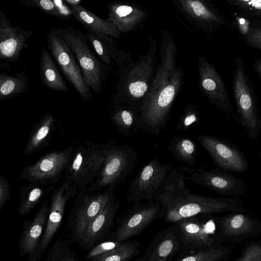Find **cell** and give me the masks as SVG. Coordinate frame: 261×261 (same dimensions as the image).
<instances>
[{
  "label": "cell",
  "instance_id": "cell-32",
  "mask_svg": "<svg viewBox=\"0 0 261 261\" xmlns=\"http://www.w3.org/2000/svg\"><path fill=\"white\" fill-rule=\"evenodd\" d=\"M24 192L19 206L18 213L22 216L28 215L38 203L44 195V189L41 186V183L33 182Z\"/></svg>",
  "mask_w": 261,
  "mask_h": 261
},
{
  "label": "cell",
  "instance_id": "cell-19",
  "mask_svg": "<svg viewBox=\"0 0 261 261\" xmlns=\"http://www.w3.org/2000/svg\"><path fill=\"white\" fill-rule=\"evenodd\" d=\"M200 77L202 88L212 102L224 111L230 110L231 105L224 84L213 66L205 60L201 65Z\"/></svg>",
  "mask_w": 261,
  "mask_h": 261
},
{
  "label": "cell",
  "instance_id": "cell-14",
  "mask_svg": "<svg viewBox=\"0 0 261 261\" xmlns=\"http://www.w3.org/2000/svg\"><path fill=\"white\" fill-rule=\"evenodd\" d=\"M73 149L54 151L42 157L33 165L25 167L24 178L32 182L43 184L57 177L69 163Z\"/></svg>",
  "mask_w": 261,
  "mask_h": 261
},
{
  "label": "cell",
  "instance_id": "cell-31",
  "mask_svg": "<svg viewBox=\"0 0 261 261\" xmlns=\"http://www.w3.org/2000/svg\"><path fill=\"white\" fill-rule=\"evenodd\" d=\"M174 261H221L226 254V251L213 247L197 251H182Z\"/></svg>",
  "mask_w": 261,
  "mask_h": 261
},
{
  "label": "cell",
  "instance_id": "cell-6",
  "mask_svg": "<svg viewBox=\"0 0 261 261\" xmlns=\"http://www.w3.org/2000/svg\"><path fill=\"white\" fill-rule=\"evenodd\" d=\"M173 169L169 164H163L156 158L139 171L127 191L126 201L138 202L144 199L154 202L156 195L166 178Z\"/></svg>",
  "mask_w": 261,
  "mask_h": 261
},
{
  "label": "cell",
  "instance_id": "cell-37",
  "mask_svg": "<svg viewBox=\"0 0 261 261\" xmlns=\"http://www.w3.org/2000/svg\"><path fill=\"white\" fill-rule=\"evenodd\" d=\"M123 242H119L115 241H109L101 242L91 249L86 256L85 258L89 260L121 245Z\"/></svg>",
  "mask_w": 261,
  "mask_h": 261
},
{
  "label": "cell",
  "instance_id": "cell-36",
  "mask_svg": "<svg viewBox=\"0 0 261 261\" xmlns=\"http://www.w3.org/2000/svg\"><path fill=\"white\" fill-rule=\"evenodd\" d=\"M23 5L34 6L48 14L60 18L58 6L55 1L51 0H22Z\"/></svg>",
  "mask_w": 261,
  "mask_h": 261
},
{
  "label": "cell",
  "instance_id": "cell-42",
  "mask_svg": "<svg viewBox=\"0 0 261 261\" xmlns=\"http://www.w3.org/2000/svg\"><path fill=\"white\" fill-rule=\"evenodd\" d=\"M64 2L70 7L80 5L81 1L80 0H65Z\"/></svg>",
  "mask_w": 261,
  "mask_h": 261
},
{
  "label": "cell",
  "instance_id": "cell-35",
  "mask_svg": "<svg viewBox=\"0 0 261 261\" xmlns=\"http://www.w3.org/2000/svg\"><path fill=\"white\" fill-rule=\"evenodd\" d=\"M244 33L245 42L249 46L261 50V20L249 22Z\"/></svg>",
  "mask_w": 261,
  "mask_h": 261
},
{
  "label": "cell",
  "instance_id": "cell-12",
  "mask_svg": "<svg viewBox=\"0 0 261 261\" xmlns=\"http://www.w3.org/2000/svg\"><path fill=\"white\" fill-rule=\"evenodd\" d=\"M198 141L220 168L240 173L247 169L248 166L245 158L224 141L209 135L200 136Z\"/></svg>",
  "mask_w": 261,
  "mask_h": 261
},
{
  "label": "cell",
  "instance_id": "cell-22",
  "mask_svg": "<svg viewBox=\"0 0 261 261\" xmlns=\"http://www.w3.org/2000/svg\"><path fill=\"white\" fill-rule=\"evenodd\" d=\"M39 74L42 82L50 89L63 92L69 91L53 58L44 48L42 49L41 53Z\"/></svg>",
  "mask_w": 261,
  "mask_h": 261
},
{
  "label": "cell",
  "instance_id": "cell-10",
  "mask_svg": "<svg viewBox=\"0 0 261 261\" xmlns=\"http://www.w3.org/2000/svg\"><path fill=\"white\" fill-rule=\"evenodd\" d=\"M187 180L209 188L216 193L225 195H241L245 191L244 182L233 176L218 169L194 170L187 167H179Z\"/></svg>",
  "mask_w": 261,
  "mask_h": 261
},
{
  "label": "cell",
  "instance_id": "cell-4",
  "mask_svg": "<svg viewBox=\"0 0 261 261\" xmlns=\"http://www.w3.org/2000/svg\"><path fill=\"white\" fill-rule=\"evenodd\" d=\"M116 184L96 195L81 193L76 197L68 217L67 227L72 239L77 242L88 225L103 210L112 197Z\"/></svg>",
  "mask_w": 261,
  "mask_h": 261
},
{
  "label": "cell",
  "instance_id": "cell-33",
  "mask_svg": "<svg viewBox=\"0 0 261 261\" xmlns=\"http://www.w3.org/2000/svg\"><path fill=\"white\" fill-rule=\"evenodd\" d=\"M45 261H79L68 243L58 238L49 251Z\"/></svg>",
  "mask_w": 261,
  "mask_h": 261
},
{
  "label": "cell",
  "instance_id": "cell-24",
  "mask_svg": "<svg viewBox=\"0 0 261 261\" xmlns=\"http://www.w3.org/2000/svg\"><path fill=\"white\" fill-rule=\"evenodd\" d=\"M168 147L172 154L179 161L190 165L195 164L196 146L190 139L184 137H175L170 141Z\"/></svg>",
  "mask_w": 261,
  "mask_h": 261
},
{
  "label": "cell",
  "instance_id": "cell-5",
  "mask_svg": "<svg viewBox=\"0 0 261 261\" xmlns=\"http://www.w3.org/2000/svg\"><path fill=\"white\" fill-rule=\"evenodd\" d=\"M47 42L53 58L80 97L85 100L92 99L73 53L56 29L49 31Z\"/></svg>",
  "mask_w": 261,
  "mask_h": 261
},
{
  "label": "cell",
  "instance_id": "cell-25",
  "mask_svg": "<svg viewBox=\"0 0 261 261\" xmlns=\"http://www.w3.org/2000/svg\"><path fill=\"white\" fill-rule=\"evenodd\" d=\"M222 233L228 236H239L251 232L254 222L247 216L236 214L227 216L220 221Z\"/></svg>",
  "mask_w": 261,
  "mask_h": 261
},
{
  "label": "cell",
  "instance_id": "cell-26",
  "mask_svg": "<svg viewBox=\"0 0 261 261\" xmlns=\"http://www.w3.org/2000/svg\"><path fill=\"white\" fill-rule=\"evenodd\" d=\"M54 122V117L51 114H47L41 118L28 141L25 154H30L41 147L49 137Z\"/></svg>",
  "mask_w": 261,
  "mask_h": 261
},
{
  "label": "cell",
  "instance_id": "cell-21",
  "mask_svg": "<svg viewBox=\"0 0 261 261\" xmlns=\"http://www.w3.org/2000/svg\"><path fill=\"white\" fill-rule=\"evenodd\" d=\"M185 179L183 174L172 169L161 186L154 202L163 207L164 215L166 208L175 198L190 191L186 187Z\"/></svg>",
  "mask_w": 261,
  "mask_h": 261
},
{
  "label": "cell",
  "instance_id": "cell-13",
  "mask_svg": "<svg viewBox=\"0 0 261 261\" xmlns=\"http://www.w3.org/2000/svg\"><path fill=\"white\" fill-rule=\"evenodd\" d=\"M33 35V31L11 23L0 11V60L16 61L22 50L28 47L27 41Z\"/></svg>",
  "mask_w": 261,
  "mask_h": 261
},
{
  "label": "cell",
  "instance_id": "cell-38",
  "mask_svg": "<svg viewBox=\"0 0 261 261\" xmlns=\"http://www.w3.org/2000/svg\"><path fill=\"white\" fill-rule=\"evenodd\" d=\"M239 261H261V244L255 243L247 247Z\"/></svg>",
  "mask_w": 261,
  "mask_h": 261
},
{
  "label": "cell",
  "instance_id": "cell-23",
  "mask_svg": "<svg viewBox=\"0 0 261 261\" xmlns=\"http://www.w3.org/2000/svg\"><path fill=\"white\" fill-rule=\"evenodd\" d=\"M27 74L22 71L11 76L0 73V100L18 96L24 92L28 87Z\"/></svg>",
  "mask_w": 261,
  "mask_h": 261
},
{
  "label": "cell",
  "instance_id": "cell-27",
  "mask_svg": "<svg viewBox=\"0 0 261 261\" xmlns=\"http://www.w3.org/2000/svg\"><path fill=\"white\" fill-rule=\"evenodd\" d=\"M85 36L99 60L105 65H110L111 58L116 55L114 45L110 37L102 38L88 31Z\"/></svg>",
  "mask_w": 261,
  "mask_h": 261
},
{
  "label": "cell",
  "instance_id": "cell-3",
  "mask_svg": "<svg viewBox=\"0 0 261 261\" xmlns=\"http://www.w3.org/2000/svg\"><path fill=\"white\" fill-rule=\"evenodd\" d=\"M137 159L136 151L128 145H105L103 164L89 190L123 181L133 171Z\"/></svg>",
  "mask_w": 261,
  "mask_h": 261
},
{
  "label": "cell",
  "instance_id": "cell-8",
  "mask_svg": "<svg viewBox=\"0 0 261 261\" xmlns=\"http://www.w3.org/2000/svg\"><path fill=\"white\" fill-rule=\"evenodd\" d=\"M105 159V145L76 148L66 169V180L82 188L97 177Z\"/></svg>",
  "mask_w": 261,
  "mask_h": 261
},
{
  "label": "cell",
  "instance_id": "cell-20",
  "mask_svg": "<svg viewBox=\"0 0 261 261\" xmlns=\"http://www.w3.org/2000/svg\"><path fill=\"white\" fill-rule=\"evenodd\" d=\"M70 7L72 16L88 31L102 38L118 37V29L109 20L101 19L81 5Z\"/></svg>",
  "mask_w": 261,
  "mask_h": 261
},
{
  "label": "cell",
  "instance_id": "cell-17",
  "mask_svg": "<svg viewBox=\"0 0 261 261\" xmlns=\"http://www.w3.org/2000/svg\"><path fill=\"white\" fill-rule=\"evenodd\" d=\"M175 223L181 235L182 251H197L212 247L214 238L206 224L196 216L183 219Z\"/></svg>",
  "mask_w": 261,
  "mask_h": 261
},
{
  "label": "cell",
  "instance_id": "cell-7",
  "mask_svg": "<svg viewBox=\"0 0 261 261\" xmlns=\"http://www.w3.org/2000/svg\"><path fill=\"white\" fill-rule=\"evenodd\" d=\"M233 91L241 119L250 137L254 139L257 137L259 121L253 92L241 57L236 60Z\"/></svg>",
  "mask_w": 261,
  "mask_h": 261
},
{
  "label": "cell",
  "instance_id": "cell-16",
  "mask_svg": "<svg viewBox=\"0 0 261 261\" xmlns=\"http://www.w3.org/2000/svg\"><path fill=\"white\" fill-rule=\"evenodd\" d=\"M114 195L103 210L88 225L77 242L84 248H89L107 237L114 224L120 205Z\"/></svg>",
  "mask_w": 261,
  "mask_h": 261
},
{
  "label": "cell",
  "instance_id": "cell-40",
  "mask_svg": "<svg viewBox=\"0 0 261 261\" xmlns=\"http://www.w3.org/2000/svg\"><path fill=\"white\" fill-rule=\"evenodd\" d=\"M198 122V118L194 113H188L178 123L177 127L182 130L189 128L195 122Z\"/></svg>",
  "mask_w": 261,
  "mask_h": 261
},
{
  "label": "cell",
  "instance_id": "cell-41",
  "mask_svg": "<svg viewBox=\"0 0 261 261\" xmlns=\"http://www.w3.org/2000/svg\"><path fill=\"white\" fill-rule=\"evenodd\" d=\"M253 68L261 80V59H257L254 62Z\"/></svg>",
  "mask_w": 261,
  "mask_h": 261
},
{
  "label": "cell",
  "instance_id": "cell-30",
  "mask_svg": "<svg viewBox=\"0 0 261 261\" xmlns=\"http://www.w3.org/2000/svg\"><path fill=\"white\" fill-rule=\"evenodd\" d=\"M112 121L120 133L127 136L135 133L140 126L139 116L124 109L114 110L111 113Z\"/></svg>",
  "mask_w": 261,
  "mask_h": 261
},
{
  "label": "cell",
  "instance_id": "cell-9",
  "mask_svg": "<svg viewBox=\"0 0 261 261\" xmlns=\"http://www.w3.org/2000/svg\"><path fill=\"white\" fill-rule=\"evenodd\" d=\"M161 217H164V212L159 203L154 201L144 204L136 202L120 219L112 237V241L126 242L140 234L155 219Z\"/></svg>",
  "mask_w": 261,
  "mask_h": 261
},
{
  "label": "cell",
  "instance_id": "cell-28",
  "mask_svg": "<svg viewBox=\"0 0 261 261\" xmlns=\"http://www.w3.org/2000/svg\"><path fill=\"white\" fill-rule=\"evenodd\" d=\"M140 243L137 241H127L121 245L89 261H128L138 254Z\"/></svg>",
  "mask_w": 261,
  "mask_h": 261
},
{
  "label": "cell",
  "instance_id": "cell-15",
  "mask_svg": "<svg viewBox=\"0 0 261 261\" xmlns=\"http://www.w3.org/2000/svg\"><path fill=\"white\" fill-rule=\"evenodd\" d=\"M181 249L179 229L170 227L156 234L145 254L134 261H173Z\"/></svg>",
  "mask_w": 261,
  "mask_h": 261
},
{
  "label": "cell",
  "instance_id": "cell-39",
  "mask_svg": "<svg viewBox=\"0 0 261 261\" xmlns=\"http://www.w3.org/2000/svg\"><path fill=\"white\" fill-rule=\"evenodd\" d=\"M10 197V188L8 181L4 178H0V210L6 204Z\"/></svg>",
  "mask_w": 261,
  "mask_h": 261
},
{
  "label": "cell",
  "instance_id": "cell-18",
  "mask_svg": "<svg viewBox=\"0 0 261 261\" xmlns=\"http://www.w3.org/2000/svg\"><path fill=\"white\" fill-rule=\"evenodd\" d=\"M48 211V203L46 200L41 205L33 219L24 224L19 239V248L21 257L28 254L30 259L35 253L46 224Z\"/></svg>",
  "mask_w": 261,
  "mask_h": 261
},
{
  "label": "cell",
  "instance_id": "cell-2",
  "mask_svg": "<svg viewBox=\"0 0 261 261\" xmlns=\"http://www.w3.org/2000/svg\"><path fill=\"white\" fill-rule=\"evenodd\" d=\"M229 211H244L235 199L206 197L192 194L190 191L172 201L166 208L164 217L168 222L176 223L183 219L200 214H212Z\"/></svg>",
  "mask_w": 261,
  "mask_h": 261
},
{
  "label": "cell",
  "instance_id": "cell-34",
  "mask_svg": "<svg viewBox=\"0 0 261 261\" xmlns=\"http://www.w3.org/2000/svg\"><path fill=\"white\" fill-rule=\"evenodd\" d=\"M229 5L237 8L241 14L261 18V0H226Z\"/></svg>",
  "mask_w": 261,
  "mask_h": 261
},
{
  "label": "cell",
  "instance_id": "cell-1",
  "mask_svg": "<svg viewBox=\"0 0 261 261\" xmlns=\"http://www.w3.org/2000/svg\"><path fill=\"white\" fill-rule=\"evenodd\" d=\"M56 30L73 53L87 87L96 94H100L108 67L93 52L85 34L68 26Z\"/></svg>",
  "mask_w": 261,
  "mask_h": 261
},
{
  "label": "cell",
  "instance_id": "cell-11",
  "mask_svg": "<svg viewBox=\"0 0 261 261\" xmlns=\"http://www.w3.org/2000/svg\"><path fill=\"white\" fill-rule=\"evenodd\" d=\"M76 189L70 181L66 179L54 192L43 234L35 253L28 261L37 260L48 246L61 225L66 202L74 195Z\"/></svg>",
  "mask_w": 261,
  "mask_h": 261
},
{
  "label": "cell",
  "instance_id": "cell-29",
  "mask_svg": "<svg viewBox=\"0 0 261 261\" xmlns=\"http://www.w3.org/2000/svg\"><path fill=\"white\" fill-rule=\"evenodd\" d=\"M185 2L192 14L211 27H218L224 24L225 20L219 13L201 2L190 1Z\"/></svg>",
  "mask_w": 261,
  "mask_h": 261
}]
</instances>
